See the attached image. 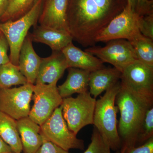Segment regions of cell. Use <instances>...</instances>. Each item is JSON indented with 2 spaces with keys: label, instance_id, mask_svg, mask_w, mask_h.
<instances>
[{
  "label": "cell",
  "instance_id": "f546056e",
  "mask_svg": "<svg viewBox=\"0 0 153 153\" xmlns=\"http://www.w3.org/2000/svg\"><path fill=\"white\" fill-rule=\"evenodd\" d=\"M152 5V2L150 1L137 0L136 12L140 16L153 13Z\"/></svg>",
  "mask_w": 153,
  "mask_h": 153
},
{
  "label": "cell",
  "instance_id": "7c38bea8",
  "mask_svg": "<svg viewBox=\"0 0 153 153\" xmlns=\"http://www.w3.org/2000/svg\"><path fill=\"white\" fill-rule=\"evenodd\" d=\"M68 0H43L39 25L68 32L66 14Z\"/></svg>",
  "mask_w": 153,
  "mask_h": 153
},
{
  "label": "cell",
  "instance_id": "4fadbf2b",
  "mask_svg": "<svg viewBox=\"0 0 153 153\" xmlns=\"http://www.w3.org/2000/svg\"><path fill=\"white\" fill-rule=\"evenodd\" d=\"M67 68V62L62 51H53L49 57L41 58L35 84L57 83Z\"/></svg>",
  "mask_w": 153,
  "mask_h": 153
},
{
  "label": "cell",
  "instance_id": "ba28073f",
  "mask_svg": "<svg viewBox=\"0 0 153 153\" xmlns=\"http://www.w3.org/2000/svg\"><path fill=\"white\" fill-rule=\"evenodd\" d=\"M121 73L122 84L134 94L153 103V67L137 60Z\"/></svg>",
  "mask_w": 153,
  "mask_h": 153
},
{
  "label": "cell",
  "instance_id": "484cf974",
  "mask_svg": "<svg viewBox=\"0 0 153 153\" xmlns=\"http://www.w3.org/2000/svg\"><path fill=\"white\" fill-rule=\"evenodd\" d=\"M139 29L145 37L153 41V14L141 16L139 20Z\"/></svg>",
  "mask_w": 153,
  "mask_h": 153
},
{
  "label": "cell",
  "instance_id": "44dd1931",
  "mask_svg": "<svg viewBox=\"0 0 153 153\" xmlns=\"http://www.w3.org/2000/svg\"><path fill=\"white\" fill-rule=\"evenodd\" d=\"M27 83V79L21 73L19 66L11 62L0 66V88H9L13 85Z\"/></svg>",
  "mask_w": 153,
  "mask_h": 153
},
{
  "label": "cell",
  "instance_id": "6da1fadb",
  "mask_svg": "<svg viewBox=\"0 0 153 153\" xmlns=\"http://www.w3.org/2000/svg\"><path fill=\"white\" fill-rule=\"evenodd\" d=\"M126 5L123 0H68L66 24L73 41L94 46L97 35Z\"/></svg>",
  "mask_w": 153,
  "mask_h": 153
},
{
  "label": "cell",
  "instance_id": "1f68e13d",
  "mask_svg": "<svg viewBox=\"0 0 153 153\" xmlns=\"http://www.w3.org/2000/svg\"><path fill=\"white\" fill-rule=\"evenodd\" d=\"M10 0H0V17L4 14L8 5Z\"/></svg>",
  "mask_w": 153,
  "mask_h": 153
},
{
  "label": "cell",
  "instance_id": "603a6c76",
  "mask_svg": "<svg viewBox=\"0 0 153 153\" xmlns=\"http://www.w3.org/2000/svg\"><path fill=\"white\" fill-rule=\"evenodd\" d=\"M37 0H10L8 5L0 17L1 22L15 21L27 14Z\"/></svg>",
  "mask_w": 153,
  "mask_h": 153
},
{
  "label": "cell",
  "instance_id": "9c48e42d",
  "mask_svg": "<svg viewBox=\"0 0 153 153\" xmlns=\"http://www.w3.org/2000/svg\"><path fill=\"white\" fill-rule=\"evenodd\" d=\"M85 51L97 57L103 63L111 64L121 73L126 66L137 60L132 45L124 39L108 41L103 47L92 46Z\"/></svg>",
  "mask_w": 153,
  "mask_h": 153
},
{
  "label": "cell",
  "instance_id": "5bb4252c",
  "mask_svg": "<svg viewBox=\"0 0 153 153\" xmlns=\"http://www.w3.org/2000/svg\"><path fill=\"white\" fill-rule=\"evenodd\" d=\"M41 58L34 50L30 33H28L20 50L18 66L21 73L27 79V83L35 85Z\"/></svg>",
  "mask_w": 153,
  "mask_h": 153
},
{
  "label": "cell",
  "instance_id": "4316f807",
  "mask_svg": "<svg viewBox=\"0 0 153 153\" xmlns=\"http://www.w3.org/2000/svg\"><path fill=\"white\" fill-rule=\"evenodd\" d=\"M36 153H70L60 147L47 140H43V143Z\"/></svg>",
  "mask_w": 153,
  "mask_h": 153
},
{
  "label": "cell",
  "instance_id": "4dcf8cb0",
  "mask_svg": "<svg viewBox=\"0 0 153 153\" xmlns=\"http://www.w3.org/2000/svg\"><path fill=\"white\" fill-rule=\"evenodd\" d=\"M0 153H14L10 147L0 137Z\"/></svg>",
  "mask_w": 153,
  "mask_h": 153
},
{
  "label": "cell",
  "instance_id": "ac0fdd59",
  "mask_svg": "<svg viewBox=\"0 0 153 153\" xmlns=\"http://www.w3.org/2000/svg\"><path fill=\"white\" fill-rule=\"evenodd\" d=\"M121 72L117 68H103L90 72L88 82L89 93L96 98L120 81Z\"/></svg>",
  "mask_w": 153,
  "mask_h": 153
},
{
  "label": "cell",
  "instance_id": "7402d4cb",
  "mask_svg": "<svg viewBox=\"0 0 153 153\" xmlns=\"http://www.w3.org/2000/svg\"><path fill=\"white\" fill-rule=\"evenodd\" d=\"M136 54L137 60L153 67V41L142 34L130 42Z\"/></svg>",
  "mask_w": 153,
  "mask_h": 153
},
{
  "label": "cell",
  "instance_id": "83f0119b",
  "mask_svg": "<svg viewBox=\"0 0 153 153\" xmlns=\"http://www.w3.org/2000/svg\"><path fill=\"white\" fill-rule=\"evenodd\" d=\"M9 49L7 41L2 33L0 35V66L10 62L7 54Z\"/></svg>",
  "mask_w": 153,
  "mask_h": 153
},
{
  "label": "cell",
  "instance_id": "836d02e7",
  "mask_svg": "<svg viewBox=\"0 0 153 153\" xmlns=\"http://www.w3.org/2000/svg\"><path fill=\"white\" fill-rule=\"evenodd\" d=\"M115 153H120L119 152H116Z\"/></svg>",
  "mask_w": 153,
  "mask_h": 153
},
{
  "label": "cell",
  "instance_id": "e0dca14e",
  "mask_svg": "<svg viewBox=\"0 0 153 153\" xmlns=\"http://www.w3.org/2000/svg\"><path fill=\"white\" fill-rule=\"evenodd\" d=\"M17 124L24 153H36L44 140L41 126L29 117L17 120Z\"/></svg>",
  "mask_w": 153,
  "mask_h": 153
},
{
  "label": "cell",
  "instance_id": "3957f363",
  "mask_svg": "<svg viewBox=\"0 0 153 153\" xmlns=\"http://www.w3.org/2000/svg\"><path fill=\"white\" fill-rule=\"evenodd\" d=\"M121 86L120 81L105 91L104 95L96 102L93 123L102 137L109 145L111 149L118 151L121 142L117 129L118 111L115 100Z\"/></svg>",
  "mask_w": 153,
  "mask_h": 153
},
{
  "label": "cell",
  "instance_id": "5b68a950",
  "mask_svg": "<svg viewBox=\"0 0 153 153\" xmlns=\"http://www.w3.org/2000/svg\"><path fill=\"white\" fill-rule=\"evenodd\" d=\"M96 100L88 91L79 94L75 98H63L62 114L71 131L77 134L85 126L93 124Z\"/></svg>",
  "mask_w": 153,
  "mask_h": 153
},
{
  "label": "cell",
  "instance_id": "277c9868",
  "mask_svg": "<svg viewBox=\"0 0 153 153\" xmlns=\"http://www.w3.org/2000/svg\"><path fill=\"white\" fill-rule=\"evenodd\" d=\"M43 0H37L27 14L15 21L0 23V31L7 39L11 63L19 66V53L30 28L37 25Z\"/></svg>",
  "mask_w": 153,
  "mask_h": 153
},
{
  "label": "cell",
  "instance_id": "ffe728a7",
  "mask_svg": "<svg viewBox=\"0 0 153 153\" xmlns=\"http://www.w3.org/2000/svg\"><path fill=\"white\" fill-rule=\"evenodd\" d=\"M0 137L10 147L14 153H21L23 151L17 120L1 111Z\"/></svg>",
  "mask_w": 153,
  "mask_h": 153
},
{
  "label": "cell",
  "instance_id": "e575fe53",
  "mask_svg": "<svg viewBox=\"0 0 153 153\" xmlns=\"http://www.w3.org/2000/svg\"><path fill=\"white\" fill-rule=\"evenodd\" d=\"M2 34V33H1V31H0V35H1V34Z\"/></svg>",
  "mask_w": 153,
  "mask_h": 153
},
{
  "label": "cell",
  "instance_id": "f1b7e54d",
  "mask_svg": "<svg viewBox=\"0 0 153 153\" xmlns=\"http://www.w3.org/2000/svg\"><path fill=\"white\" fill-rule=\"evenodd\" d=\"M122 153H153V137L141 146L129 148Z\"/></svg>",
  "mask_w": 153,
  "mask_h": 153
},
{
  "label": "cell",
  "instance_id": "7a4b0ae2",
  "mask_svg": "<svg viewBox=\"0 0 153 153\" xmlns=\"http://www.w3.org/2000/svg\"><path fill=\"white\" fill-rule=\"evenodd\" d=\"M115 104L120 112L117 129L121 142L120 152L122 153L135 146L146 113L153 103L134 94L121 83Z\"/></svg>",
  "mask_w": 153,
  "mask_h": 153
},
{
  "label": "cell",
  "instance_id": "30bf717a",
  "mask_svg": "<svg viewBox=\"0 0 153 153\" xmlns=\"http://www.w3.org/2000/svg\"><path fill=\"white\" fill-rule=\"evenodd\" d=\"M32 99L34 105L28 117L39 126L43 124L61 105L63 100L58 91L57 83L35 84Z\"/></svg>",
  "mask_w": 153,
  "mask_h": 153
},
{
  "label": "cell",
  "instance_id": "8992f818",
  "mask_svg": "<svg viewBox=\"0 0 153 153\" xmlns=\"http://www.w3.org/2000/svg\"><path fill=\"white\" fill-rule=\"evenodd\" d=\"M40 126L43 139L51 142L66 151L71 149L84 150V141L77 138L76 134L68 128L63 118L61 105Z\"/></svg>",
  "mask_w": 153,
  "mask_h": 153
},
{
  "label": "cell",
  "instance_id": "52a82bcc",
  "mask_svg": "<svg viewBox=\"0 0 153 153\" xmlns=\"http://www.w3.org/2000/svg\"><path fill=\"white\" fill-rule=\"evenodd\" d=\"M140 16L126 5L123 10L112 19L95 39L96 43L124 39L130 42L141 34L140 31Z\"/></svg>",
  "mask_w": 153,
  "mask_h": 153
},
{
  "label": "cell",
  "instance_id": "d590c367",
  "mask_svg": "<svg viewBox=\"0 0 153 153\" xmlns=\"http://www.w3.org/2000/svg\"></svg>",
  "mask_w": 153,
  "mask_h": 153
},
{
  "label": "cell",
  "instance_id": "d6986e66",
  "mask_svg": "<svg viewBox=\"0 0 153 153\" xmlns=\"http://www.w3.org/2000/svg\"><path fill=\"white\" fill-rule=\"evenodd\" d=\"M90 72L78 68H68V74L65 82L57 87L63 98L75 93L82 94L88 91Z\"/></svg>",
  "mask_w": 153,
  "mask_h": 153
},
{
  "label": "cell",
  "instance_id": "9a60e30c",
  "mask_svg": "<svg viewBox=\"0 0 153 153\" xmlns=\"http://www.w3.org/2000/svg\"><path fill=\"white\" fill-rule=\"evenodd\" d=\"M34 27L33 33H30L33 42L46 44L52 51H61L73 41L68 32L40 25Z\"/></svg>",
  "mask_w": 153,
  "mask_h": 153
},
{
  "label": "cell",
  "instance_id": "d4e9b609",
  "mask_svg": "<svg viewBox=\"0 0 153 153\" xmlns=\"http://www.w3.org/2000/svg\"><path fill=\"white\" fill-rule=\"evenodd\" d=\"M152 137H153V106L149 108L146 113L137 143L146 142Z\"/></svg>",
  "mask_w": 153,
  "mask_h": 153
},
{
  "label": "cell",
  "instance_id": "2e32d148",
  "mask_svg": "<svg viewBox=\"0 0 153 153\" xmlns=\"http://www.w3.org/2000/svg\"><path fill=\"white\" fill-rule=\"evenodd\" d=\"M66 58L68 68H75L90 72L105 66L100 59L70 43L62 50Z\"/></svg>",
  "mask_w": 153,
  "mask_h": 153
},
{
  "label": "cell",
  "instance_id": "d6a6232c",
  "mask_svg": "<svg viewBox=\"0 0 153 153\" xmlns=\"http://www.w3.org/2000/svg\"><path fill=\"white\" fill-rule=\"evenodd\" d=\"M127 5L128 6L133 10H136L137 0H126Z\"/></svg>",
  "mask_w": 153,
  "mask_h": 153
},
{
  "label": "cell",
  "instance_id": "cb8c5ba5",
  "mask_svg": "<svg viewBox=\"0 0 153 153\" xmlns=\"http://www.w3.org/2000/svg\"><path fill=\"white\" fill-rule=\"evenodd\" d=\"M109 145L94 127L91 137V142L83 153H111Z\"/></svg>",
  "mask_w": 153,
  "mask_h": 153
},
{
  "label": "cell",
  "instance_id": "8fae6325",
  "mask_svg": "<svg viewBox=\"0 0 153 153\" xmlns=\"http://www.w3.org/2000/svg\"><path fill=\"white\" fill-rule=\"evenodd\" d=\"M34 85L0 88V111L16 120L29 116Z\"/></svg>",
  "mask_w": 153,
  "mask_h": 153
}]
</instances>
